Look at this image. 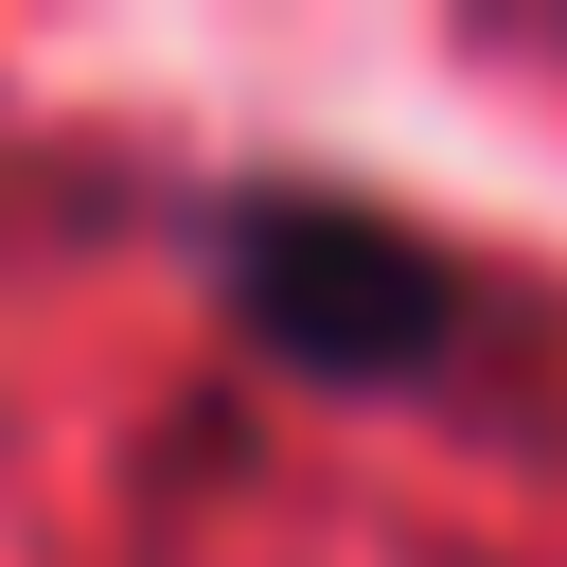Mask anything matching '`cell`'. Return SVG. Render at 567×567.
Segmentation results:
<instances>
[{"instance_id":"cell-1","label":"cell","mask_w":567,"mask_h":567,"mask_svg":"<svg viewBox=\"0 0 567 567\" xmlns=\"http://www.w3.org/2000/svg\"><path fill=\"white\" fill-rule=\"evenodd\" d=\"M213 301L248 319V354H284L319 390H425L478 337V284L408 213H354V195H301V177H248L213 213Z\"/></svg>"}]
</instances>
